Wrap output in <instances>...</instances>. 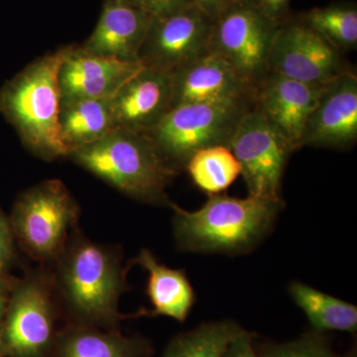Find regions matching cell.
I'll list each match as a JSON object with an SVG mask.
<instances>
[{"label":"cell","mask_w":357,"mask_h":357,"mask_svg":"<svg viewBox=\"0 0 357 357\" xmlns=\"http://www.w3.org/2000/svg\"><path fill=\"white\" fill-rule=\"evenodd\" d=\"M52 266L59 304L74 324L114 330L124 318L119 304L128 284L116 249L93 243L77 229Z\"/></svg>","instance_id":"1"},{"label":"cell","mask_w":357,"mask_h":357,"mask_svg":"<svg viewBox=\"0 0 357 357\" xmlns=\"http://www.w3.org/2000/svg\"><path fill=\"white\" fill-rule=\"evenodd\" d=\"M170 208L174 237L181 251L236 255L261 243L273 229L284 203L218 194L197 211H185L174 203Z\"/></svg>","instance_id":"2"},{"label":"cell","mask_w":357,"mask_h":357,"mask_svg":"<svg viewBox=\"0 0 357 357\" xmlns=\"http://www.w3.org/2000/svg\"><path fill=\"white\" fill-rule=\"evenodd\" d=\"M70 46L33 61L0 89V114L13 126L34 156L54 161L68 158L59 115L62 93L59 73Z\"/></svg>","instance_id":"3"},{"label":"cell","mask_w":357,"mask_h":357,"mask_svg":"<svg viewBox=\"0 0 357 357\" xmlns=\"http://www.w3.org/2000/svg\"><path fill=\"white\" fill-rule=\"evenodd\" d=\"M68 158L129 198L169 208L173 203L166 189L180 172L144 133L114 128Z\"/></svg>","instance_id":"4"},{"label":"cell","mask_w":357,"mask_h":357,"mask_svg":"<svg viewBox=\"0 0 357 357\" xmlns=\"http://www.w3.org/2000/svg\"><path fill=\"white\" fill-rule=\"evenodd\" d=\"M79 206L58 178L21 192L9 215L16 243L35 261L52 265L77 230Z\"/></svg>","instance_id":"5"},{"label":"cell","mask_w":357,"mask_h":357,"mask_svg":"<svg viewBox=\"0 0 357 357\" xmlns=\"http://www.w3.org/2000/svg\"><path fill=\"white\" fill-rule=\"evenodd\" d=\"M253 100L188 103L173 107L153 128L144 131L160 154L181 172L204 148L229 147L232 134Z\"/></svg>","instance_id":"6"},{"label":"cell","mask_w":357,"mask_h":357,"mask_svg":"<svg viewBox=\"0 0 357 357\" xmlns=\"http://www.w3.org/2000/svg\"><path fill=\"white\" fill-rule=\"evenodd\" d=\"M59 309L51 269L42 265L14 281L2 319L6 357H50Z\"/></svg>","instance_id":"7"},{"label":"cell","mask_w":357,"mask_h":357,"mask_svg":"<svg viewBox=\"0 0 357 357\" xmlns=\"http://www.w3.org/2000/svg\"><path fill=\"white\" fill-rule=\"evenodd\" d=\"M280 25L248 0H236L215 16L210 52L256 86L268 74L270 52Z\"/></svg>","instance_id":"8"},{"label":"cell","mask_w":357,"mask_h":357,"mask_svg":"<svg viewBox=\"0 0 357 357\" xmlns=\"http://www.w3.org/2000/svg\"><path fill=\"white\" fill-rule=\"evenodd\" d=\"M229 147L241 165L248 196L283 202L284 173L294 150L285 136L255 107L237 123Z\"/></svg>","instance_id":"9"},{"label":"cell","mask_w":357,"mask_h":357,"mask_svg":"<svg viewBox=\"0 0 357 357\" xmlns=\"http://www.w3.org/2000/svg\"><path fill=\"white\" fill-rule=\"evenodd\" d=\"M213 20L196 4L153 18L138 61L143 67L172 74L210 52Z\"/></svg>","instance_id":"10"},{"label":"cell","mask_w":357,"mask_h":357,"mask_svg":"<svg viewBox=\"0 0 357 357\" xmlns=\"http://www.w3.org/2000/svg\"><path fill=\"white\" fill-rule=\"evenodd\" d=\"M347 70L342 52L300 20L281 23L270 52L268 73L325 84Z\"/></svg>","instance_id":"11"},{"label":"cell","mask_w":357,"mask_h":357,"mask_svg":"<svg viewBox=\"0 0 357 357\" xmlns=\"http://www.w3.org/2000/svg\"><path fill=\"white\" fill-rule=\"evenodd\" d=\"M357 140V76L347 70L324 84L307 117L301 148L347 150Z\"/></svg>","instance_id":"12"},{"label":"cell","mask_w":357,"mask_h":357,"mask_svg":"<svg viewBox=\"0 0 357 357\" xmlns=\"http://www.w3.org/2000/svg\"><path fill=\"white\" fill-rule=\"evenodd\" d=\"M323 86L269 72L256 84L253 107L285 136L294 151H297L301 149L305 124L316 107Z\"/></svg>","instance_id":"13"},{"label":"cell","mask_w":357,"mask_h":357,"mask_svg":"<svg viewBox=\"0 0 357 357\" xmlns=\"http://www.w3.org/2000/svg\"><path fill=\"white\" fill-rule=\"evenodd\" d=\"M174 107L188 103L253 100L255 86L208 52L171 74Z\"/></svg>","instance_id":"14"},{"label":"cell","mask_w":357,"mask_h":357,"mask_svg":"<svg viewBox=\"0 0 357 357\" xmlns=\"http://www.w3.org/2000/svg\"><path fill=\"white\" fill-rule=\"evenodd\" d=\"M174 107L172 76L141 68L112 98L115 128L144 132Z\"/></svg>","instance_id":"15"},{"label":"cell","mask_w":357,"mask_h":357,"mask_svg":"<svg viewBox=\"0 0 357 357\" xmlns=\"http://www.w3.org/2000/svg\"><path fill=\"white\" fill-rule=\"evenodd\" d=\"M141 68L139 62H128L89 53L81 46H70L59 73L62 100L112 98Z\"/></svg>","instance_id":"16"},{"label":"cell","mask_w":357,"mask_h":357,"mask_svg":"<svg viewBox=\"0 0 357 357\" xmlns=\"http://www.w3.org/2000/svg\"><path fill=\"white\" fill-rule=\"evenodd\" d=\"M153 18L126 0H105L100 20L84 50L128 62H139L138 54Z\"/></svg>","instance_id":"17"},{"label":"cell","mask_w":357,"mask_h":357,"mask_svg":"<svg viewBox=\"0 0 357 357\" xmlns=\"http://www.w3.org/2000/svg\"><path fill=\"white\" fill-rule=\"evenodd\" d=\"M148 273L147 295L151 311L142 314L164 316L184 323L196 302V294L183 270L161 264L149 249H141L131 261Z\"/></svg>","instance_id":"18"},{"label":"cell","mask_w":357,"mask_h":357,"mask_svg":"<svg viewBox=\"0 0 357 357\" xmlns=\"http://www.w3.org/2000/svg\"><path fill=\"white\" fill-rule=\"evenodd\" d=\"M149 342L109 330L73 324L58 333L53 357H148Z\"/></svg>","instance_id":"19"},{"label":"cell","mask_w":357,"mask_h":357,"mask_svg":"<svg viewBox=\"0 0 357 357\" xmlns=\"http://www.w3.org/2000/svg\"><path fill=\"white\" fill-rule=\"evenodd\" d=\"M61 138L69 154L102 139L115 128L112 98L62 100L59 115Z\"/></svg>","instance_id":"20"},{"label":"cell","mask_w":357,"mask_h":357,"mask_svg":"<svg viewBox=\"0 0 357 357\" xmlns=\"http://www.w3.org/2000/svg\"><path fill=\"white\" fill-rule=\"evenodd\" d=\"M289 294L306 314L312 330L319 333H356L357 307L351 303L321 292L300 281H294L289 285Z\"/></svg>","instance_id":"21"},{"label":"cell","mask_w":357,"mask_h":357,"mask_svg":"<svg viewBox=\"0 0 357 357\" xmlns=\"http://www.w3.org/2000/svg\"><path fill=\"white\" fill-rule=\"evenodd\" d=\"M185 170L194 184L208 196L229 189L241 175V165L229 147L217 145L192 155Z\"/></svg>","instance_id":"22"},{"label":"cell","mask_w":357,"mask_h":357,"mask_svg":"<svg viewBox=\"0 0 357 357\" xmlns=\"http://www.w3.org/2000/svg\"><path fill=\"white\" fill-rule=\"evenodd\" d=\"M312 31L340 52L351 51L357 46V7L356 3H333L312 8L300 20Z\"/></svg>","instance_id":"23"},{"label":"cell","mask_w":357,"mask_h":357,"mask_svg":"<svg viewBox=\"0 0 357 357\" xmlns=\"http://www.w3.org/2000/svg\"><path fill=\"white\" fill-rule=\"evenodd\" d=\"M243 330L229 319L204 323L173 338L164 357H222L232 338Z\"/></svg>","instance_id":"24"},{"label":"cell","mask_w":357,"mask_h":357,"mask_svg":"<svg viewBox=\"0 0 357 357\" xmlns=\"http://www.w3.org/2000/svg\"><path fill=\"white\" fill-rule=\"evenodd\" d=\"M324 333L312 330L292 342H263L255 351L259 357H342Z\"/></svg>","instance_id":"25"},{"label":"cell","mask_w":357,"mask_h":357,"mask_svg":"<svg viewBox=\"0 0 357 357\" xmlns=\"http://www.w3.org/2000/svg\"><path fill=\"white\" fill-rule=\"evenodd\" d=\"M16 243L9 215L0 208V274L7 275L16 260Z\"/></svg>","instance_id":"26"},{"label":"cell","mask_w":357,"mask_h":357,"mask_svg":"<svg viewBox=\"0 0 357 357\" xmlns=\"http://www.w3.org/2000/svg\"><path fill=\"white\" fill-rule=\"evenodd\" d=\"M128 3L151 16L161 17L195 4V0H126Z\"/></svg>","instance_id":"27"},{"label":"cell","mask_w":357,"mask_h":357,"mask_svg":"<svg viewBox=\"0 0 357 357\" xmlns=\"http://www.w3.org/2000/svg\"><path fill=\"white\" fill-rule=\"evenodd\" d=\"M255 337L253 333L243 328L232 338L222 357H259L255 351Z\"/></svg>","instance_id":"28"},{"label":"cell","mask_w":357,"mask_h":357,"mask_svg":"<svg viewBox=\"0 0 357 357\" xmlns=\"http://www.w3.org/2000/svg\"><path fill=\"white\" fill-rule=\"evenodd\" d=\"M248 1L255 4L269 17L282 23L286 20V14H287L291 0H248Z\"/></svg>","instance_id":"29"},{"label":"cell","mask_w":357,"mask_h":357,"mask_svg":"<svg viewBox=\"0 0 357 357\" xmlns=\"http://www.w3.org/2000/svg\"><path fill=\"white\" fill-rule=\"evenodd\" d=\"M14 279H11L9 275L0 274V321L4 318L9 297L13 291Z\"/></svg>","instance_id":"30"},{"label":"cell","mask_w":357,"mask_h":357,"mask_svg":"<svg viewBox=\"0 0 357 357\" xmlns=\"http://www.w3.org/2000/svg\"><path fill=\"white\" fill-rule=\"evenodd\" d=\"M236 0H195V4L215 17L220 10Z\"/></svg>","instance_id":"31"},{"label":"cell","mask_w":357,"mask_h":357,"mask_svg":"<svg viewBox=\"0 0 357 357\" xmlns=\"http://www.w3.org/2000/svg\"><path fill=\"white\" fill-rule=\"evenodd\" d=\"M0 357H6V352H4L3 337H2V321H0Z\"/></svg>","instance_id":"32"},{"label":"cell","mask_w":357,"mask_h":357,"mask_svg":"<svg viewBox=\"0 0 357 357\" xmlns=\"http://www.w3.org/2000/svg\"><path fill=\"white\" fill-rule=\"evenodd\" d=\"M342 357H357V349H356V345H354V347H352V349H351V351H349V352H347V354H345V356H342Z\"/></svg>","instance_id":"33"}]
</instances>
